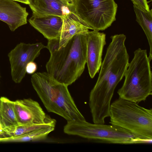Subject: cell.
Segmentation results:
<instances>
[{"label":"cell","mask_w":152,"mask_h":152,"mask_svg":"<svg viewBox=\"0 0 152 152\" xmlns=\"http://www.w3.org/2000/svg\"><path fill=\"white\" fill-rule=\"evenodd\" d=\"M109 117L111 124L129 131L143 143L151 142L152 109L119 97L111 104Z\"/></svg>","instance_id":"277c9868"},{"label":"cell","mask_w":152,"mask_h":152,"mask_svg":"<svg viewBox=\"0 0 152 152\" xmlns=\"http://www.w3.org/2000/svg\"><path fill=\"white\" fill-rule=\"evenodd\" d=\"M55 126L51 125L17 136L0 138V142H27L44 140L51 132L54 130Z\"/></svg>","instance_id":"e0dca14e"},{"label":"cell","mask_w":152,"mask_h":152,"mask_svg":"<svg viewBox=\"0 0 152 152\" xmlns=\"http://www.w3.org/2000/svg\"><path fill=\"white\" fill-rule=\"evenodd\" d=\"M68 135L109 143L130 144L142 143L132 133L120 127L111 124H92L85 120L67 121L63 129Z\"/></svg>","instance_id":"8992f818"},{"label":"cell","mask_w":152,"mask_h":152,"mask_svg":"<svg viewBox=\"0 0 152 152\" xmlns=\"http://www.w3.org/2000/svg\"><path fill=\"white\" fill-rule=\"evenodd\" d=\"M133 4L140 7L145 10L149 11L150 10L147 0H131Z\"/></svg>","instance_id":"d6986e66"},{"label":"cell","mask_w":152,"mask_h":152,"mask_svg":"<svg viewBox=\"0 0 152 152\" xmlns=\"http://www.w3.org/2000/svg\"><path fill=\"white\" fill-rule=\"evenodd\" d=\"M1 129V121H0V131Z\"/></svg>","instance_id":"7402d4cb"},{"label":"cell","mask_w":152,"mask_h":152,"mask_svg":"<svg viewBox=\"0 0 152 152\" xmlns=\"http://www.w3.org/2000/svg\"><path fill=\"white\" fill-rule=\"evenodd\" d=\"M37 69L36 64L33 61H31L28 63L26 67V72L31 74L34 73Z\"/></svg>","instance_id":"ffe728a7"},{"label":"cell","mask_w":152,"mask_h":152,"mask_svg":"<svg viewBox=\"0 0 152 152\" xmlns=\"http://www.w3.org/2000/svg\"><path fill=\"white\" fill-rule=\"evenodd\" d=\"M86 33L75 35L60 48L48 40L46 48L50 56L46 65L47 72L59 82L70 85L83 72L86 63Z\"/></svg>","instance_id":"7a4b0ae2"},{"label":"cell","mask_w":152,"mask_h":152,"mask_svg":"<svg viewBox=\"0 0 152 152\" xmlns=\"http://www.w3.org/2000/svg\"><path fill=\"white\" fill-rule=\"evenodd\" d=\"M86 63L90 77L93 78L98 72L102 64V56L106 44V34L93 30L86 33Z\"/></svg>","instance_id":"30bf717a"},{"label":"cell","mask_w":152,"mask_h":152,"mask_svg":"<svg viewBox=\"0 0 152 152\" xmlns=\"http://www.w3.org/2000/svg\"><path fill=\"white\" fill-rule=\"evenodd\" d=\"M30 25L49 40L60 38L62 17L54 15L37 16L32 15L28 20Z\"/></svg>","instance_id":"5bb4252c"},{"label":"cell","mask_w":152,"mask_h":152,"mask_svg":"<svg viewBox=\"0 0 152 152\" xmlns=\"http://www.w3.org/2000/svg\"><path fill=\"white\" fill-rule=\"evenodd\" d=\"M46 48L42 42L26 44L20 42L8 53L12 79L17 83L21 82L26 73L27 64L39 55L41 50Z\"/></svg>","instance_id":"ba28073f"},{"label":"cell","mask_w":152,"mask_h":152,"mask_svg":"<svg viewBox=\"0 0 152 152\" xmlns=\"http://www.w3.org/2000/svg\"><path fill=\"white\" fill-rule=\"evenodd\" d=\"M61 17L62 24L60 38L49 40L58 48L65 46L75 35L87 33L89 29L93 30L75 12L71 11Z\"/></svg>","instance_id":"8fae6325"},{"label":"cell","mask_w":152,"mask_h":152,"mask_svg":"<svg viewBox=\"0 0 152 152\" xmlns=\"http://www.w3.org/2000/svg\"><path fill=\"white\" fill-rule=\"evenodd\" d=\"M32 15H54L62 17L75 12L73 0H28Z\"/></svg>","instance_id":"7c38bea8"},{"label":"cell","mask_w":152,"mask_h":152,"mask_svg":"<svg viewBox=\"0 0 152 152\" xmlns=\"http://www.w3.org/2000/svg\"><path fill=\"white\" fill-rule=\"evenodd\" d=\"M150 62L146 50L139 48L134 51L125 74L124 83L117 92L119 98L138 103L152 95Z\"/></svg>","instance_id":"5b68a950"},{"label":"cell","mask_w":152,"mask_h":152,"mask_svg":"<svg viewBox=\"0 0 152 152\" xmlns=\"http://www.w3.org/2000/svg\"><path fill=\"white\" fill-rule=\"evenodd\" d=\"M75 11L93 30H104L115 20L114 0H73Z\"/></svg>","instance_id":"52a82bcc"},{"label":"cell","mask_w":152,"mask_h":152,"mask_svg":"<svg viewBox=\"0 0 152 152\" xmlns=\"http://www.w3.org/2000/svg\"><path fill=\"white\" fill-rule=\"evenodd\" d=\"M15 1H17L26 4H29L28 0H12Z\"/></svg>","instance_id":"44dd1931"},{"label":"cell","mask_w":152,"mask_h":152,"mask_svg":"<svg viewBox=\"0 0 152 152\" xmlns=\"http://www.w3.org/2000/svg\"><path fill=\"white\" fill-rule=\"evenodd\" d=\"M111 38L97 81L89 94L92 121L98 123H104L105 118L109 117L115 90L124 76L129 64V56L125 45L126 36L116 34Z\"/></svg>","instance_id":"6da1fadb"},{"label":"cell","mask_w":152,"mask_h":152,"mask_svg":"<svg viewBox=\"0 0 152 152\" xmlns=\"http://www.w3.org/2000/svg\"><path fill=\"white\" fill-rule=\"evenodd\" d=\"M0 99V117L1 129L18 125L14 101L4 97H1Z\"/></svg>","instance_id":"2e32d148"},{"label":"cell","mask_w":152,"mask_h":152,"mask_svg":"<svg viewBox=\"0 0 152 152\" xmlns=\"http://www.w3.org/2000/svg\"><path fill=\"white\" fill-rule=\"evenodd\" d=\"M31 82L48 112L59 115L67 122L86 120L76 105L68 86L58 81L45 72L34 73Z\"/></svg>","instance_id":"3957f363"},{"label":"cell","mask_w":152,"mask_h":152,"mask_svg":"<svg viewBox=\"0 0 152 152\" xmlns=\"http://www.w3.org/2000/svg\"><path fill=\"white\" fill-rule=\"evenodd\" d=\"M26 8L12 0H0V20L6 23L12 31L27 23Z\"/></svg>","instance_id":"4fadbf2b"},{"label":"cell","mask_w":152,"mask_h":152,"mask_svg":"<svg viewBox=\"0 0 152 152\" xmlns=\"http://www.w3.org/2000/svg\"><path fill=\"white\" fill-rule=\"evenodd\" d=\"M134 9L136 15V20L145 34L150 46L148 58H152V9L145 10L134 4Z\"/></svg>","instance_id":"9a60e30c"},{"label":"cell","mask_w":152,"mask_h":152,"mask_svg":"<svg viewBox=\"0 0 152 152\" xmlns=\"http://www.w3.org/2000/svg\"><path fill=\"white\" fill-rule=\"evenodd\" d=\"M14 104L18 125L56 123L55 119L45 113L37 102L31 98L16 100Z\"/></svg>","instance_id":"9c48e42d"},{"label":"cell","mask_w":152,"mask_h":152,"mask_svg":"<svg viewBox=\"0 0 152 152\" xmlns=\"http://www.w3.org/2000/svg\"><path fill=\"white\" fill-rule=\"evenodd\" d=\"M56 123L46 124L18 125L2 129L0 131V138L15 137L52 125Z\"/></svg>","instance_id":"ac0fdd59"}]
</instances>
